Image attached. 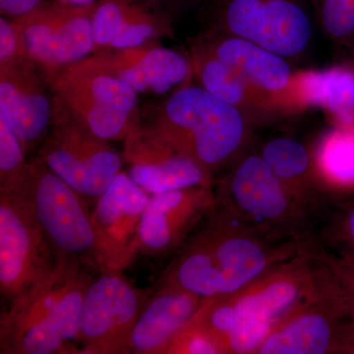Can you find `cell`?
<instances>
[{
    "mask_svg": "<svg viewBox=\"0 0 354 354\" xmlns=\"http://www.w3.org/2000/svg\"><path fill=\"white\" fill-rule=\"evenodd\" d=\"M315 265L308 241L230 295L205 299L190 324L211 335L221 354H256L261 344L313 288Z\"/></svg>",
    "mask_w": 354,
    "mask_h": 354,
    "instance_id": "2",
    "label": "cell"
},
{
    "mask_svg": "<svg viewBox=\"0 0 354 354\" xmlns=\"http://www.w3.org/2000/svg\"><path fill=\"white\" fill-rule=\"evenodd\" d=\"M216 204L272 241L304 239L312 220L291 199L261 153H247L215 181Z\"/></svg>",
    "mask_w": 354,
    "mask_h": 354,
    "instance_id": "5",
    "label": "cell"
},
{
    "mask_svg": "<svg viewBox=\"0 0 354 354\" xmlns=\"http://www.w3.org/2000/svg\"><path fill=\"white\" fill-rule=\"evenodd\" d=\"M97 2L76 6L43 0L29 13L11 19L24 57L48 76L92 55L97 50L93 29Z\"/></svg>",
    "mask_w": 354,
    "mask_h": 354,
    "instance_id": "9",
    "label": "cell"
},
{
    "mask_svg": "<svg viewBox=\"0 0 354 354\" xmlns=\"http://www.w3.org/2000/svg\"><path fill=\"white\" fill-rule=\"evenodd\" d=\"M62 258L35 221L23 191H0V290L9 304L48 279Z\"/></svg>",
    "mask_w": 354,
    "mask_h": 354,
    "instance_id": "10",
    "label": "cell"
},
{
    "mask_svg": "<svg viewBox=\"0 0 354 354\" xmlns=\"http://www.w3.org/2000/svg\"><path fill=\"white\" fill-rule=\"evenodd\" d=\"M209 29L248 39L285 58L301 55L312 37L300 0H220Z\"/></svg>",
    "mask_w": 354,
    "mask_h": 354,
    "instance_id": "12",
    "label": "cell"
},
{
    "mask_svg": "<svg viewBox=\"0 0 354 354\" xmlns=\"http://www.w3.org/2000/svg\"><path fill=\"white\" fill-rule=\"evenodd\" d=\"M309 251L319 266L323 268L341 293L348 308L349 318L354 323V261L344 259L326 250L308 239Z\"/></svg>",
    "mask_w": 354,
    "mask_h": 354,
    "instance_id": "28",
    "label": "cell"
},
{
    "mask_svg": "<svg viewBox=\"0 0 354 354\" xmlns=\"http://www.w3.org/2000/svg\"><path fill=\"white\" fill-rule=\"evenodd\" d=\"M146 301L118 272L102 271L93 279L81 310L80 353H127L128 337Z\"/></svg>",
    "mask_w": 354,
    "mask_h": 354,
    "instance_id": "13",
    "label": "cell"
},
{
    "mask_svg": "<svg viewBox=\"0 0 354 354\" xmlns=\"http://www.w3.org/2000/svg\"><path fill=\"white\" fill-rule=\"evenodd\" d=\"M27 153L13 132L0 120V191L20 192L29 177Z\"/></svg>",
    "mask_w": 354,
    "mask_h": 354,
    "instance_id": "27",
    "label": "cell"
},
{
    "mask_svg": "<svg viewBox=\"0 0 354 354\" xmlns=\"http://www.w3.org/2000/svg\"><path fill=\"white\" fill-rule=\"evenodd\" d=\"M122 158L129 176L150 194L215 185L214 176L145 123L124 140Z\"/></svg>",
    "mask_w": 354,
    "mask_h": 354,
    "instance_id": "17",
    "label": "cell"
},
{
    "mask_svg": "<svg viewBox=\"0 0 354 354\" xmlns=\"http://www.w3.org/2000/svg\"><path fill=\"white\" fill-rule=\"evenodd\" d=\"M58 1L69 4H76V6H88V4L94 3L97 0H58Z\"/></svg>",
    "mask_w": 354,
    "mask_h": 354,
    "instance_id": "35",
    "label": "cell"
},
{
    "mask_svg": "<svg viewBox=\"0 0 354 354\" xmlns=\"http://www.w3.org/2000/svg\"><path fill=\"white\" fill-rule=\"evenodd\" d=\"M260 153L291 199L312 221L333 202L318 176L313 153L297 140L272 139Z\"/></svg>",
    "mask_w": 354,
    "mask_h": 354,
    "instance_id": "23",
    "label": "cell"
},
{
    "mask_svg": "<svg viewBox=\"0 0 354 354\" xmlns=\"http://www.w3.org/2000/svg\"><path fill=\"white\" fill-rule=\"evenodd\" d=\"M190 59L200 87L241 111L255 127L278 120L293 106L251 86L198 39L191 46Z\"/></svg>",
    "mask_w": 354,
    "mask_h": 354,
    "instance_id": "21",
    "label": "cell"
},
{
    "mask_svg": "<svg viewBox=\"0 0 354 354\" xmlns=\"http://www.w3.org/2000/svg\"><path fill=\"white\" fill-rule=\"evenodd\" d=\"M313 158L333 201L354 193V128L339 127L328 133L317 146Z\"/></svg>",
    "mask_w": 354,
    "mask_h": 354,
    "instance_id": "25",
    "label": "cell"
},
{
    "mask_svg": "<svg viewBox=\"0 0 354 354\" xmlns=\"http://www.w3.org/2000/svg\"><path fill=\"white\" fill-rule=\"evenodd\" d=\"M167 354H221V351L211 335L189 323L172 341Z\"/></svg>",
    "mask_w": 354,
    "mask_h": 354,
    "instance_id": "30",
    "label": "cell"
},
{
    "mask_svg": "<svg viewBox=\"0 0 354 354\" xmlns=\"http://www.w3.org/2000/svg\"><path fill=\"white\" fill-rule=\"evenodd\" d=\"M158 1L162 3V6H164L171 15V13L176 12L179 7L185 6V4L192 1V0H158Z\"/></svg>",
    "mask_w": 354,
    "mask_h": 354,
    "instance_id": "34",
    "label": "cell"
},
{
    "mask_svg": "<svg viewBox=\"0 0 354 354\" xmlns=\"http://www.w3.org/2000/svg\"><path fill=\"white\" fill-rule=\"evenodd\" d=\"M93 55L138 94L171 95L189 85L194 76L190 57L160 43L121 50H97Z\"/></svg>",
    "mask_w": 354,
    "mask_h": 354,
    "instance_id": "18",
    "label": "cell"
},
{
    "mask_svg": "<svg viewBox=\"0 0 354 354\" xmlns=\"http://www.w3.org/2000/svg\"><path fill=\"white\" fill-rule=\"evenodd\" d=\"M216 58L261 92L299 106L286 58L241 37L209 29L197 38Z\"/></svg>",
    "mask_w": 354,
    "mask_h": 354,
    "instance_id": "20",
    "label": "cell"
},
{
    "mask_svg": "<svg viewBox=\"0 0 354 354\" xmlns=\"http://www.w3.org/2000/svg\"><path fill=\"white\" fill-rule=\"evenodd\" d=\"M55 91L41 68L28 58L0 64V120L19 140L25 153L38 151L50 131Z\"/></svg>",
    "mask_w": 354,
    "mask_h": 354,
    "instance_id": "14",
    "label": "cell"
},
{
    "mask_svg": "<svg viewBox=\"0 0 354 354\" xmlns=\"http://www.w3.org/2000/svg\"><path fill=\"white\" fill-rule=\"evenodd\" d=\"M295 88L300 104L320 106L332 114L339 127L354 128V72H304L295 76Z\"/></svg>",
    "mask_w": 354,
    "mask_h": 354,
    "instance_id": "24",
    "label": "cell"
},
{
    "mask_svg": "<svg viewBox=\"0 0 354 354\" xmlns=\"http://www.w3.org/2000/svg\"><path fill=\"white\" fill-rule=\"evenodd\" d=\"M43 0H0V12L3 17L15 19L36 8Z\"/></svg>",
    "mask_w": 354,
    "mask_h": 354,
    "instance_id": "32",
    "label": "cell"
},
{
    "mask_svg": "<svg viewBox=\"0 0 354 354\" xmlns=\"http://www.w3.org/2000/svg\"><path fill=\"white\" fill-rule=\"evenodd\" d=\"M341 354H354V323L351 321L342 335Z\"/></svg>",
    "mask_w": 354,
    "mask_h": 354,
    "instance_id": "33",
    "label": "cell"
},
{
    "mask_svg": "<svg viewBox=\"0 0 354 354\" xmlns=\"http://www.w3.org/2000/svg\"><path fill=\"white\" fill-rule=\"evenodd\" d=\"M151 194L121 171L97 197L91 213L97 235L101 272H120L136 257L140 223Z\"/></svg>",
    "mask_w": 354,
    "mask_h": 354,
    "instance_id": "16",
    "label": "cell"
},
{
    "mask_svg": "<svg viewBox=\"0 0 354 354\" xmlns=\"http://www.w3.org/2000/svg\"><path fill=\"white\" fill-rule=\"evenodd\" d=\"M51 171L82 196H101L123 165L109 142L99 138L55 92L50 131L37 151Z\"/></svg>",
    "mask_w": 354,
    "mask_h": 354,
    "instance_id": "8",
    "label": "cell"
},
{
    "mask_svg": "<svg viewBox=\"0 0 354 354\" xmlns=\"http://www.w3.org/2000/svg\"><path fill=\"white\" fill-rule=\"evenodd\" d=\"M147 123L212 176L241 160L255 125L200 86H185L147 113Z\"/></svg>",
    "mask_w": 354,
    "mask_h": 354,
    "instance_id": "4",
    "label": "cell"
},
{
    "mask_svg": "<svg viewBox=\"0 0 354 354\" xmlns=\"http://www.w3.org/2000/svg\"><path fill=\"white\" fill-rule=\"evenodd\" d=\"M321 221L312 241L326 250L354 261V199L335 200L317 218Z\"/></svg>",
    "mask_w": 354,
    "mask_h": 354,
    "instance_id": "26",
    "label": "cell"
},
{
    "mask_svg": "<svg viewBox=\"0 0 354 354\" xmlns=\"http://www.w3.org/2000/svg\"><path fill=\"white\" fill-rule=\"evenodd\" d=\"M93 29L97 50L135 48L171 37V15L158 0H97Z\"/></svg>",
    "mask_w": 354,
    "mask_h": 354,
    "instance_id": "19",
    "label": "cell"
},
{
    "mask_svg": "<svg viewBox=\"0 0 354 354\" xmlns=\"http://www.w3.org/2000/svg\"><path fill=\"white\" fill-rule=\"evenodd\" d=\"M306 242L272 241L216 204L177 251L158 283L203 299L225 297L295 257Z\"/></svg>",
    "mask_w": 354,
    "mask_h": 354,
    "instance_id": "1",
    "label": "cell"
},
{
    "mask_svg": "<svg viewBox=\"0 0 354 354\" xmlns=\"http://www.w3.org/2000/svg\"><path fill=\"white\" fill-rule=\"evenodd\" d=\"M214 186L151 194L139 225L136 255L176 253L215 208Z\"/></svg>",
    "mask_w": 354,
    "mask_h": 354,
    "instance_id": "15",
    "label": "cell"
},
{
    "mask_svg": "<svg viewBox=\"0 0 354 354\" xmlns=\"http://www.w3.org/2000/svg\"><path fill=\"white\" fill-rule=\"evenodd\" d=\"M51 88L95 136L124 141L143 123L138 93L94 55L44 76Z\"/></svg>",
    "mask_w": 354,
    "mask_h": 354,
    "instance_id": "6",
    "label": "cell"
},
{
    "mask_svg": "<svg viewBox=\"0 0 354 354\" xmlns=\"http://www.w3.org/2000/svg\"><path fill=\"white\" fill-rule=\"evenodd\" d=\"M80 261L62 258L57 270L2 313L0 353H80L84 297L93 281Z\"/></svg>",
    "mask_w": 354,
    "mask_h": 354,
    "instance_id": "3",
    "label": "cell"
},
{
    "mask_svg": "<svg viewBox=\"0 0 354 354\" xmlns=\"http://www.w3.org/2000/svg\"><path fill=\"white\" fill-rule=\"evenodd\" d=\"M26 58L21 48L19 37L12 20L1 16L0 18V64Z\"/></svg>",
    "mask_w": 354,
    "mask_h": 354,
    "instance_id": "31",
    "label": "cell"
},
{
    "mask_svg": "<svg viewBox=\"0 0 354 354\" xmlns=\"http://www.w3.org/2000/svg\"><path fill=\"white\" fill-rule=\"evenodd\" d=\"M204 301L189 291L160 285L133 326L127 353L167 354L172 341L189 325Z\"/></svg>",
    "mask_w": 354,
    "mask_h": 354,
    "instance_id": "22",
    "label": "cell"
},
{
    "mask_svg": "<svg viewBox=\"0 0 354 354\" xmlns=\"http://www.w3.org/2000/svg\"><path fill=\"white\" fill-rule=\"evenodd\" d=\"M313 261V288L256 354H341L342 335L351 321L348 308L329 276Z\"/></svg>",
    "mask_w": 354,
    "mask_h": 354,
    "instance_id": "11",
    "label": "cell"
},
{
    "mask_svg": "<svg viewBox=\"0 0 354 354\" xmlns=\"http://www.w3.org/2000/svg\"><path fill=\"white\" fill-rule=\"evenodd\" d=\"M23 194L35 221L59 257L78 260L101 271L97 235L82 195L39 156L29 160Z\"/></svg>",
    "mask_w": 354,
    "mask_h": 354,
    "instance_id": "7",
    "label": "cell"
},
{
    "mask_svg": "<svg viewBox=\"0 0 354 354\" xmlns=\"http://www.w3.org/2000/svg\"><path fill=\"white\" fill-rule=\"evenodd\" d=\"M319 19L326 34L334 39L354 30V0H315Z\"/></svg>",
    "mask_w": 354,
    "mask_h": 354,
    "instance_id": "29",
    "label": "cell"
}]
</instances>
